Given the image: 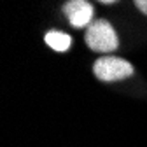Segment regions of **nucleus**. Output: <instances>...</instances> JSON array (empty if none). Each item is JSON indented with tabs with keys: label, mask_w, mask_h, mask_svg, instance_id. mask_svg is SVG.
Segmentation results:
<instances>
[{
	"label": "nucleus",
	"mask_w": 147,
	"mask_h": 147,
	"mask_svg": "<svg viewBox=\"0 0 147 147\" xmlns=\"http://www.w3.org/2000/svg\"><path fill=\"white\" fill-rule=\"evenodd\" d=\"M44 40H46V44L49 46V47H53L54 51H60V53H63V51H67L68 47H70V37L67 35V33H63V32H56V30H51V32H47L46 33V37H44Z\"/></svg>",
	"instance_id": "obj_4"
},
{
	"label": "nucleus",
	"mask_w": 147,
	"mask_h": 147,
	"mask_svg": "<svg viewBox=\"0 0 147 147\" xmlns=\"http://www.w3.org/2000/svg\"><path fill=\"white\" fill-rule=\"evenodd\" d=\"M135 5H137V9H138L140 12H144V14L147 16V0H137Z\"/></svg>",
	"instance_id": "obj_5"
},
{
	"label": "nucleus",
	"mask_w": 147,
	"mask_h": 147,
	"mask_svg": "<svg viewBox=\"0 0 147 147\" xmlns=\"http://www.w3.org/2000/svg\"><path fill=\"white\" fill-rule=\"evenodd\" d=\"M93 74L100 81H121L133 76V65L117 56H102L95 61Z\"/></svg>",
	"instance_id": "obj_2"
},
{
	"label": "nucleus",
	"mask_w": 147,
	"mask_h": 147,
	"mask_svg": "<svg viewBox=\"0 0 147 147\" xmlns=\"http://www.w3.org/2000/svg\"><path fill=\"white\" fill-rule=\"evenodd\" d=\"M63 12L68 18L72 26L81 28V26H89L93 23V5L86 0H70L63 5Z\"/></svg>",
	"instance_id": "obj_3"
},
{
	"label": "nucleus",
	"mask_w": 147,
	"mask_h": 147,
	"mask_svg": "<svg viewBox=\"0 0 147 147\" xmlns=\"http://www.w3.org/2000/svg\"><path fill=\"white\" fill-rule=\"evenodd\" d=\"M84 40L91 51L96 53H110L119 46L117 33L107 20H95L91 23L86 30Z\"/></svg>",
	"instance_id": "obj_1"
}]
</instances>
